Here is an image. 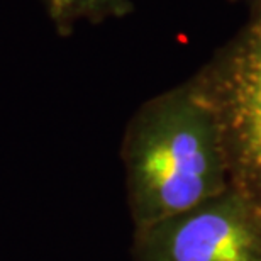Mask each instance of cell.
<instances>
[{"instance_id":"obj_2","label":"cell","mask_w":261,"mask_h":261,"mask_svg":"<svg viewBox=\"0 0 261 261\" xmlns=\"http://www.w3.org/2000/svg\"><path fill=\"white\" fill-rule=\"evenodd\" d=\"M190 83L217 119L232 185L261 205V4Z\"/></svg>"},{"instance_id":"obj_3","label":"cell","mask_w":261,"mask_h":261,"mask_svg":"<svg viewBox=\"0 0 261 261\" xmlns=\"http://www.w3.org/2000/svg\"><path fill=\"white\" fill-rule=\"evenodd\" d=\"M133 261H261V205L231 185L134 231Z\"/></svg>"},{"instance_id":"obj_5","label":"cell","mask_w":261,"mask_h":261,"mask_svg":"<svg viewBox=\"0 0 261 261\" xmlns=\"http://www.w3.org/2000/svg\"><path fill=\"white\" fill-rule=\"evenodd\" d=\"M229 2H248L249 5H256L261 4V0H229Z\"/></svg>"},{"instance_id":"obj_1","label":"cell","mask_w":261,"mask_h":261,"mask_svg":"<svg viewBox=\"0 0 261 261\" xmlns=\"http://www.w3.org/2000/svg\"><path fill=\"white\" fill-rule=\"evenodd\" d=\"M121 158L134 231L232 185L221 127L190 80L141 103L124 130Z\"/></svg>"},{"instance_id":"obj_4","label":"cell","mask_w":261,"mask_h":261,"mask_svg":"<svg viewBox=\"0 0 261 261\" xmlns=\"http://www.w3.org/2000/svg\"><path fill=\"white\" fill-rule=\"evenodd\" d=\"M48 19L56 34L70 38L76 25H98L133 14V0H43Z\"/></svg>"}]
</instances>
